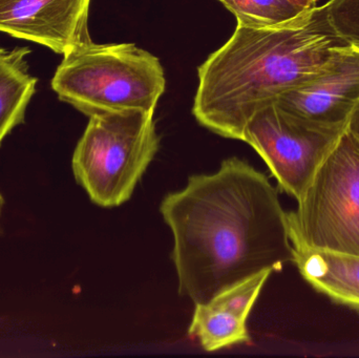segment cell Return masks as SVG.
<instances>
[{"instance_id":"6da1fadb","label":"cell","mask_w":359,"mask_h":358,"mask_svg":"<svg viewBox=\"0 0 359 358\" xmlns=\"http://www.w3.org/2000/svg\"><path fill=\"white\" fill-rule=\"evenodd\" d=\"M160 212L174 235L179 294L194 304L262 271L292 262L287 212L265 174L238 158L194 174Z\"/></svg>"},{"instance_id":"7a4b0ae2","label":"cell","mask_w":359,"mask_h":358,"mask_svg":"<svg viewBox=\"0 0 359 358\" xmlns=\"http://www.w3.org/2000/svg\"><path fill=\"white\" fill-rule=\"evenodd\" d=\"M347 46L325 4L280 27L238 23L198 67L192 113L211 132L243 141L245 126L259 109L318 77Z\"/></svg>"},{"instance_id":"3957f363","label":"cell","mask_w":359,"mask_h":358,"mask_svg":"<svg viewBox=\"0 0 359 358\" xmlns=\"http://www.w3.org/2000/svg\"><path fill=\"white\" fill-rule=\"evenodd\" d=\"M158 57L134 43L80 46L63 56L52 88L84 115L141 111L155 115L165 92Z\"/></svg>"},{"instance_id":"277c9868","label":"cell","mask_w":359,"mask_h":358,"mask_svg":"<svg viewBox=\"0 0 359 358\" xmlns=\"http://www.w3.org/2000/svg\"><path fill=\"white\" fill-rule=\"evenodd\" d=\"M159 145L151 113L92 116L74 151V176L95 204L118 207L132 198Z\"/></svg>"},{"instance_id":"5b68a950","label":"cell","mask_w":359,"mask_h":358,"mask_svg":"<svg viewBox=\"0 0 359 358\" xmlns=\"http://www.w3.org/2000/svg\"><path fill=\"white\" fill-rule=\"evenodd\" d=\"M297 203L290 240L359 256V142L346 128Z\"/></svg>"},{"instance_id":"8992f818","label":"cell","mask_w":359,"mask_h":358,"mask_svg":"<svg viewBox=\"0 0 359 358\" xmlns=\"http://www.w3.org/2000/svg\"><path fill=\"white\" fill-rule=\"evenodd\" d=\"M345 128L297 117L272 102L251 117L243 141L261 156L282 191L297 201Z\"/></svg>"},{"instance_id":"52a82bcc","label":"cell","mask_w":359,"mask_h":358,"mask_svg":"<svg viewBox=\"0 0 359 358\" xmlns=\"http://www.w3.org/2000/svg\"><path fill=\"white\" fill-rule=\"evenodd\" d=\"M90 0H0V32L69 54L93 42Z\"/></svg>"},{"instance_id":"ba28073f","label":"cell","mask_w":359,"mask_h":358,"mask_svg":"<svg viewBox=\"0 0 359 358\" xmlns=\"http://www.w3.org/2000/svg\"><path fill=\"white\" fill-rule=\"evenodd\" d=\"M359 101V50L347 46L328 67L274 102L288 113L323 125L346 128Z\"/></svg>"},{"instance_id":"9c48e42d","label":"cell","mask_w":359,"mask_h":358,"mask_svg":"<svg viewBox=\"0 0 359 358\" xmlns=\"http://www.w3.org/2000/svg\"><path fill=\"white\" fill-rule=\"evenodd\" d=\"M290 241L292 262L302 277L333 302L359 311V256Z\"/></svg>"},{"instance_id":"30bf717a","label":"cell","mask_w":359,"mask_h":358,"mask_svg":"<svg viewBox=\"0 0 359 358\" xmlns=\"http://www.w3.org/2000/svg\"><path fill=\"white\" fill-rule=\"evenodd\" d=\"M29 48H0V145L25 121V111L35 94L37 78L29 71Z\"/></svg>"},{"instance_id":"8fae6325","label":"cell","mask_w":359,"mask_h":358,"mask_svg":"<svg viewBox=\"0 0 359 358\" xmlns=\"http://www.w3.org/2000/svg\"><path fill=\"white\" fill-rule=\"evenodd\" d=\"M247 319L211 302L196 304L188 334L198 338L205 351L213 352L250 342Z\"/></svg>"},{"instance_id":"7c38bea8","label":"cell","mask_w":359,"mask_h":358,"mask_svg":"<svg viewBox=\"0 0 359 358\" xmlns=\"http://www.w3.org/2000/svg\"><path fill=\"white\" fill-rule=\"evenodd\" d=\"M240 25L280 27L292 22L310 8L294 0H219Z\"/></svg>"},{"instance_id":"4fadbf2b","label":"cell","mask_w":359,"mask_h":358,"mask_svg":"<svg viewBox=\"0 0 359 358\" xmlns=\"http://www.w3.org/2000/svg\"><path fill=\"white\" fill-rule=\"evenodd\" d=\"M272 273L273 271L265 270L252 277H247L224 291L219 292L210 302L247 319L253 305L255 304L261 294L262 288L264 287Z\"/></svg>"},{"instance_id":"5bb4252c","label":"cell","mask_w":359,"mask_h":358,"mask_svg":"<svg viewBox=\"0 0 359 358\" xmlns=\"http://www.w3.org/2000/svg\"><path fill=\"white\" fill-rule=\"evenodd\" d=\"M325 6L329 21L339 37L359 50V0H330Z\"/></svg>"},{"instance_id":"9a60e30c","label":"cell","mask_w":359,"mask_h":358,"mask_svg":"<svg viewBox=\"0 0 359 358\" xmlns=\"http://www.w3.org/2000/svg\"><path fill=\"white\" fill-rule=\"evenodd\" d=\"M346 130L349 132L359 142V101L348 119Z\"/></svg>"},{"instance_id":"2e32d148","label":"cell","mask_w":359,"mask_h":358,"mask_svg":"<svg viewBox=\"0 0 359 358\" xmlns=\"http://www.w3.org/2000/svg\"><path fill=\"white\" fill-rule=\"evenodd\" d=\"M294 1L303 4V6H306V8H316V2H318V0H294Z\"/></svg>"},{"instance_id":"e0dca14e","label":"cell","mask_w":359,"mask_h":358,"mask_svg":"<svg viewBox=\"0 0 359 358\" xmlns=\"http://www.w3.org/2000/svg\"><path fill=\"white\" fill-rule=\"evenodd\" d=\"M4 197H2L1 193H0V214H1L2 208H4Z\"/></svg>"}]
</instances>
